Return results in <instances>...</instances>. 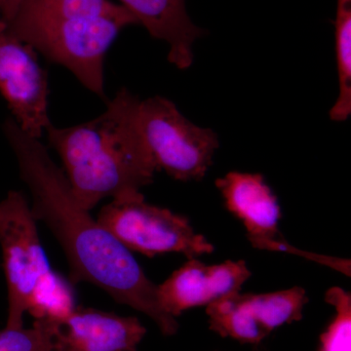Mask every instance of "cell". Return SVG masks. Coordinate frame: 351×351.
<instances>
[{
	"instance_id": "9c48e42d",
	"label": "cell",
	"mask_w": 351,
	"mask_h": 351,
	"mask_svg": "<svg viewBox=\"0 0 351 351\" xmlns=\"http://www.w3.org/2000/svg\"><path fill=\"white\" fill-rule=\"evenodd\" d=\"M251 276L243 260L208 265L196 258H189L169 278L157 286L159 304L166 313L177 318L188 309L207 306L240 292Z\"/></svg>"
},
{
	"instance_id": "5bb4252c",
	"label": "cell",
	"mask_w": 351,
	"mask_h": 351,
	"mask_svg": "<svg viewBox=\"0 0 351 351\" xmlns=\"http://www.w3.org/2000/svg\"><path fill=\"white\" fill-rule=\"evenodd\" d=\"M75 308L71 286L52 270L34 292L27 313L36 320H61Z\"/></svg>"
},
{
	"instance_id": "5b68a950",
	"label": "cell",
	"mask_w": 351,
	"mask_h": 351,
	"mask_svg": "<svg viewBox=\"0 0 351 351\" xmlns=\"http://www.w3.org/2000/svg\"><path fill=\"white\" fill-rule=\"evenodd\" d=\"M97 221L129 251L149 258L181 253L193 258L215 251L213 245L195 232L188 218L149 204L144 195L112 200L101 208Z\"/></svg>"
},
{
	"instance_id": "3957f363",
	"label": "cell",
	"mask_w": 351,
	"mask_h": 351,
	"mask_svg": "<svg viewBox=\"0 0 351 351\" xmlns=\"http://www.w3.org/2000/svg\"><path fill=\"white\" fill-rule=\"evenodd\" d=\"M138 121L157 171L177 181H201L213 163L218 136L186 119L161 96L140 101Z\"/></svg>"
},
{
	"instance_id": "52a82bcc",
	"label": "cell",
	"mask_w": 351,
	"mask_h": 351,
	"mask_svg": "<svg viewBox=\"0 0 351 351\" xmlns=\"http://www.w3.org/2000/svg\"><path fill=\"white\" fill-rule=\"evenodd\" d=\"M36 53L9 32L0 15V94L20 128L40 138L52 122L48 114V75Z\"/></svg>"
},
{
	"instance_id": "7c38bea8",
	"label": "cell",
	"mask_w": 351,
	"mask_h": 351,
	"mask_svg": "<svg viewBox=\"0 0 351 351\" xmlns=\"http://www.w3.org/2000/svg\"><path fill=\"white\" fill-rule=\"evenodd\" d=\"M152 38L169 45L168 61L179 69L193 63V45L204 31L193 24L186 0H119Z\"/></svg>"
},
{
	"instance_id": "7a4b0ae2",
	"label": "cell",
	"mask_w": 351,
	"mask_h": 351,
	"mask_svg": "<svg viewBox=\"0 0 351 351\" xmlns=\"http://www.w3.org/2000/svg\"><path fill=\"white\" fill-rule=\"evenodd\" d=\"M140 99L121 88L105 112L84 123L45 133L57 152L73 197L91 211L101 200L131 199L157 172L138 121Z\"/></svg>"
},
{
	"instance_id": "9a60e30c",
	"label": "cell",
	"mask_w": 351,
	"mask_h": 351,
	"mask_svg": "<svg viewBox=\"0 0 351 351\" xmlns=\"http://www.w3.org/2000/svg\"><path fill=\"white\" fill-rule=\"evenodd\" d=\"M325 301L336 308V315L320 336L318 351H351V295L343 288L327 291Z\"/></svg>"
},
{
	"instance_id": "277c9868",
	"label": "cell",
	"mask_w": 351,
	"mask_h": 351,
	"mask_svg": "<svg viewBox=\"0 0 351 351\" xmlns=\"http://www.w3.org/2000/svg\"><path fill=\"white\" fill-rule=\"evenodd\" d=\"M0 247L8 293L5 327L20 329L34 292L52 271L31 205L21 191H10L0 201Z\"/></svg>"
},
{
	"instance_id": "6da1fadb",
	"label": "cell",
	"mask_w": 351,
	"mask_h": 351,
	"mask_svg": "<svg viewBox=\"0 0 351 351\" xmlns=\"http://www.w3.org/2000/svg\"><path fill=\"white\" fill-rule=\"evenodd\" d=\"M2 131L31 193L32 214L63 249L71 282L93 284L119 304L149 316L164 336H174L179 323L159 304L157 285L131 252L78 204L63 169L40 138L25 133L12 117Z\"/></svg>"
},
{
	"instance_id": "ac0fdd59",
	"label": "cell",
	"mask_w": 351,
	"mask_h": 351,
	"mask_svg": "<svg viewBox=\"0 0 351 351\" xmlns=\"http://www.w3.org/2000/svg\"><path fill=\"white\" fill-rule=\"evenodd\" d=\"M53 351H61V350H53Z\"/></svg>"
},
{
	"instance_id": "e0dca14e",
	"label": "cell",
	"mask_w": 351,
	"mask_h": 351,
	"mask_svg": "<svg viewBox=\"0 0 351 351\" xmlns=\"http://www.w3.org/2000/svg\"><path fill=\"white\" fill-rule=\"evenodd\" d=\"M22 0H0V15L5 22H9L17 11Z\"/></svg>"
},
{
	"instance_id": "8992f818",
	"label": "cell",
	"mask_w": 351,
	"mask_h": 351,
	"mask_svg": "<svg viewBox=\"0 0 351 351\" xmlns=\"http://www.w3.org/2000/svg\"><path fill=\"white\" fill-rule=\"evenodd\" d=\"M306 290L293 287L265 294H235L206 306L210 330L223 338L257 346L276 328L302 319Z\"/></svg>"
},
{
	"instance_id": "2e32d148",
	"label": "cell",
	"mask_w": 351,
	"mask_h": 351,
	"mask_svg": "<svg viewBox=\"0 0 351 351\" xmlns=\"http://www.w3.org/2000/svg\"><path fill=\"white\" fill-rule=\"evenodd\" d=\"M0 351H53L52 320H34L27 329L0 330Z\"/></svg>"
},
{
	"instance_id": "ba28073f",
	"label": "cell",
	"mask_w": 351,
	"mask_h": 351,
	"mask_svg": "<svg viewBox=\"0 0 351 351\" xmlns=\"http://www.w3.org/2000/svg\"><path fill=\"white\" fill-rule=\"evenodd\" d=\"M215 184L223 195L226 209L243 223L247 239L253 247L317 261L316 254L295 248L279 232L280 206L263 175L232 171Z\"/></svg>"
},
{
	"instance_id": "30bf717a",
	"label": "cell",
	"mask_w": 351,
	"mask_h": 351,
	"mask_svg": "<svg viewBox=\"0 0 351 351\" xmlns=\"http://www.w3.org/2000/svg\"><path fill=\"white\" fill-rule=\"evenodd\" d=\"M52 322L55 350L138 351L147 334L137 317L83 307Z\"/></svg>"
},
{
	"instance_id": "4fadbf2b",
	"label": "cell",
	"mask_w": 351,
	"mask_h": 351,
	"mask_svg": "<svg viewBox=\"0 0 351 351\" xmlns=\"http://www.w3.org/2000/svg\"><path fill=\"white\" fill-rule=\"evenodd\" d=\"M335 38L339 92L330 117L341 122L351 114V0H338Z\"/></svg>"
},
{
	"instance_id": "8fae6325",
	"label": "cell",
	"mask_w": 351,
	"mask_h": 351,
	"mask_svg": "<svg viewBox=\"0 0 351 351\" xmlns=\"http://www.w3.org/2000/svg\"><path fill=\"white\" fill-rule=\"evenodd\" d=\"M133 15L110 0H22L9 31L23 41L75 31L98 18H119Z\"/></svg>"
}]
</instances>
